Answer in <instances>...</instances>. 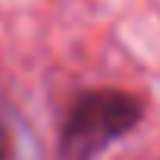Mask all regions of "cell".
Wrapping results in <instances>:
<instances>
[{
  "label": "cell",
  "mask_w": 160,
  "mask_h": 160,
  "mask_svg": "<svg viewBox=\"0 0 160 160\" xmlns=\"http://www.w3.org/2000/svg\"><path fill=\"white\" fill-rule=\"evenodd\" d=\"M144 116V101L122 88H88L66 110L60 126V160H98Z\"/></svg>",
  "instance_id": "6da1fadb"
},
{
  "label": "cell",
  "mask_w": 160,
  "mask_h": 160,
  "mask_svg": "<svg viewBox=\"0 0 160 160\" xmlns=\"http://www.w3.org/2000/svg\"><path fill=\"white\" fill-rule=\"evenodd\" d=\"M0 160H47L38 129L3 94H0Z\"/></svg>",
  "instance_id": "7a4b0ae2"
}]
</instances>
